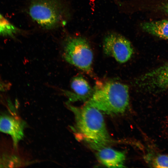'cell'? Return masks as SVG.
Wrapping results in <instances>:
<instances>
[{
    "label": "cell",
    "instance_id": "obj_1",
    "mask_svg": "<svg viewBox=\"0 0 168 168\" xmlns=\"http://www.w3.org/2000/svg\"><path fill=\"white\" fill-rule=\"evenodd\" d=\"M67 106L75 116V124L71 129L77 139L86 141L96 149L110 142L103 117L99 110L86 102L81 107L68 103Z\"/></svg>",
    "mask_w": 168,
    "mask_h": 168
},
{
    "label": "cell",
    "instance_id": "obj_2",
    "mask_svg": "<svg viewBox=\"0 0 168 168\" xmlns=\"http://www.w3.org/2000/svg\"><path fill=\"white\" fill-rule=\"evenodd\" d=\"M129 102L128 86L110 81L96 82L91 96L86 102L108 114H116L124 112Z\"/></svg>",
    "mask_w": 168,
    "mask_h": 168
},
{
    "label": "cell",
    "instance_id": "obj_3",
    "mask_svg": "<svg viewBox=\"0 0 168 168\" xmlns=\"http://www.w3.org/2000/svg\"><path fill=\"white\" fill-rule=\"evenodd\" d=\"M28 11L33 21L49 30L65 24L69 16L68 9L61 0H31Z\"/></svg>",
    "mask_w": 168,
    "mask_h": 168
},
{
    "label": "cell",
    "instance_id": "obj_4",
    "mask_svg": "<svg viewBox=\"0 0 168 168\" xmlns=\"http://www.w3.org/2000/svg\"><path fill=\"white\" fill-rule=\"evenodd\" d=\"M63 57L69 63L90 75L93 74V53L88 42L81 37H68L63 44Z\"/></svg>",
    "mask_w": 168,
    "mask_h": 168
},
{
    "label": "cell",
    "instance_id": "obj_5",
    "mask_svg": "<svg viewBox=\"0 0 168 168\" xmlns=\"http://www.w3.org/2000/svg\"><path fill=\"white\" fill-rule=\"evenodd\" d=\"M103 49L106 55L120 63L128 61L133 53L130 42L124 36L114 33L109 34L105 37Z\"/></svg>",
    "mask_w": 168,
    "mask_h": 168
},
{
    "label": "cell",
    "instance_id": "obj_6",
    "mask_svg": "<svg viewBox=\"0 0 168 168\" xmlns=\"http://www.w3.org/2000/svg\"><path fill=\"white\" fill-rule=\"evenodd\" d=\"M141 85L150 91L168 89V63L146 73L140 80Z\"/></svg>",
    "mask_w": 168,
    "mask_h": 168
},
{
    "label": "cell",
    "instance_id": "obj_7",
    "mask_svg": "<svg viewBox=\"0 0 168 168\" xmlns=\"http://www.w3.org/2000/svg\"><path fill=\"white\" fill-rule=\"evenodd\" d=\"M25 125V122L19 119L7 115L0 116V132L11 137L15 148L23 138Z\"/></svg>",
    "mask_w": 168,
    "mask_h": 168
},
{
    "label": "cell",
    "instance_id": "obj_8",
    "mask_svg": "<svg viewBox=\"0 0 168 168\" xmlns=\"http://www.w3.org/2000/svg\"><path fill=\"white\" fill-rule=\"evenodd\" d=\"M71 86L74 92H65L70 101L86 100L90 98L93 93L87 81L81 76L73 77L71 82Z\"/></svg>",
    "mask_w": 168,
    "mask_h": 168
},
{
    "label": "cell",
    "instance_id": "obj_9",
    "mask_svg": "<svg viewBox=\"0 0 168 168\" xmlns=\"http://www.w3.org/2000/svg\"><path fill=\"white\" fill-rule=\"evenodd\" d=\"M97 156L103 165L109 167H124L125 155L123 152L104 147L98 148Z\"/></svg>",
    "mask_w": 168,
    "mask_h": 168
},
{
    "label": "cell",
    "instance_id": "obj_10",
    "mask_svg": "<svg viewBox=\"0 0 168 168\" xmlns=\"http://www.w3.org/2000/svg\"><path fill=\"white\" fill-rule=\"evenodd\" d=\"M143 30L161 38L168 40V20L148 21L141 24Z\"/></svg>",
    "mask_w": 168,
    "mask_h": 168
},
{
    "label": "cell",
    "instance_id": "obj_11",
    "mask_svg": "<svg viewBox=\"0 0 168 168\" xmlns=\"http://www.w3.org/2000/svg\"><path fill=\"white\" fill-rule=\"evenodd\" d=\"M146 159L152 167L168 168V155L159 154L153 156L150 154L147 156Z\"/></svg>",
    "mask_w": 168,
    "mask_h": 168
},
{
    "label": "cell",
    "instance_id": "obj_12",
    "mask_svg": "<svg viewBox=\"0 0 168 168\" xmlns=\"http://www.w3.org/2000/svg\"><path fill=\"white\" fill-rule=\"evenodd\" d=\"M19 30L0 14V35L12 36L16 34Z\"/></svg>",
    "mask_w": 168,
    "mask_h": 168
},
{
    "label": "cell",
    "instance_id": "obj_13",
    "mask_svg": "<svg viewBox=\"0 0 168 168\" xmlns=\"http://www.w3.org/2000/svg\"><path fill=\"white\" fill-rule=\"evenodd\" d=\"M6 85L3 82L0 81V93L5 90V88H6Z\"/></svg>",
    "mask_w": 168,
    "mask_h": 168
},
{
    "label": "cell",
    "instance_id": "obj_14",
    "mask_svg": "<svg viewBox=\"0 0 168 168\" xmlns=\"http://www.w3.org/2000/svg\"><path fill=\"white\" fill-rule=\"evenodd\" d=\"M164 9L166 12L168 14V2L165 5Z\"/></svg>",
    "mask_w": 168,
    "mask_h": 168
}]
</instances>
